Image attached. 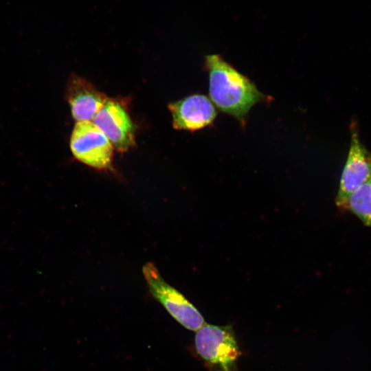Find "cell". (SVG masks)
Here are the masks:
<instances>
[{
    "label": "cell",
    "instance_id": "cell-1",
    "mask_svg": "<svg viewBox=\"0 0 371 371\" xmlns=\"http://www.w3.org/2000/svg\"><path fill=\"white\" fill-rule=\"evenodd\" d=\"M205 65L209 74L210 100L222 112L240 122L244 123L256 104L268 98L221 55H207Z\"/></svg>",
    "mask_w": 371,
    "mask_h": 371
},
{
    "label": "cell",
    "instance_id": "cell-2",
    "mask_svg": "<svg viewBox=\"0 0 371 371\" xmlns=\"http://www.w3.org/2000/svg\"><path fill=\"white\" fill-rule=\"evenodd\" d=\"M195 348L214 371H238L240 352L231 326L205 324L196 330Z\"/></svg>",
    "mask_w": 371,
    "mask_h": 371
},
{
    "label": "cell",
    "instance_id": "cell-3",
    "mask_svg": "<svg viewBox=\"0 0 371 371\" xmlns=\"http://www.w3.org/2000/svg\"><path fill=\"white\" fill-rule=\"evenodd\" d=\"M142 272L151 295L181 325L188 330L196 331L206 324L194 305L164 280L153 262L146 263Z\"/></svg>",
    "mask_w": 371,
    "mask_h": 371
},
{
    "label": "cell",
    "instance_id": "cell-4",
    "mask_svg": "<svg viewBox=\"0 0 371 371\" xmlns=\"http://www.w3.org/2000/svg\"><path fill=\"white\" fill-rule=\"evenodd\" d=\"M69 146L74 157L79 161L98 170L111 168L113 147L93 122L76 123Z\"/></svg>",
    "mask_w": 371,
    "mask_h": 371
},
{
    "label": "cell",
    "instance_id": "cell-5",
    "mask_svg": "<svg viewBox=\"0 0 371 371\" xmlns=\"http://www.w3.org/2000/svg\"><path fill=\"white\" fill-rule=\"evenodd\" d=\"M371 178V154L360 142L355 126H352L347 159L340 178L336 204L341 210L348 196Z\"/></svg>",
    "mask_w": 371,
    "mask_h": 371
},
{
    "label": "cell",
    "instance_id": "cell-6",
    "mask_svg": "<svg viewBox=\"0 0 371 371\" xmlns=\"http://www.w3.org/2000/svg\"><path fill=\"white\" fill-rule=\"evenodd\" d=\"M92 122L117 150L126 151L135 145L134 124L126 108L120 102L108 99Z\"/></svg>",
    "mask_w": 371,
    "mask_h": 371
},
{
    "label": "cell",
    "instance_id": "cell-7",
    "mask_svg": "<svg viewBox=\"0 0 371 371\" xmlns=\"http://www.w3.org/2000/svg\"><path fill=\"white\" fill-rule=\"evenodd\" d=\"M168 108L175 128L194 131L212 124L217 111L206 95L193 94L170 103Z\"/></svg>",
    "mask_w": 371,
    "mask_h": 371
},
{
    "label": "cell",
    "instance_id": "cell-8",
    "mask_svg": "<svg viewBox=\"0 0 371 371\" xmlns=\"http://www.w3.org/2000/svg\"><path fill=\"white\" fill-rule=\"evenodd\" d=\"M71 115L78 122H92L108 98L86 79L71 75L66 87Z\"/></svg>",
    "mask_w": 371,
    "mask_h": 371
},
{
    "label": "cell",
    "instance_id": "cell-9",
    "mask_svg": "<svg viewBox=\"0 0 371 371\" xmlns=\"http://www.w3.org/2000/svg\"><path fill=\"white\" fill-rule=\"evenodd\" d=\"M342 210L356 215L366 226H371V178L347 198Z\"/></svg>",
    "mask_w": 371,
    "mask_h": 371
}]
</instances>
